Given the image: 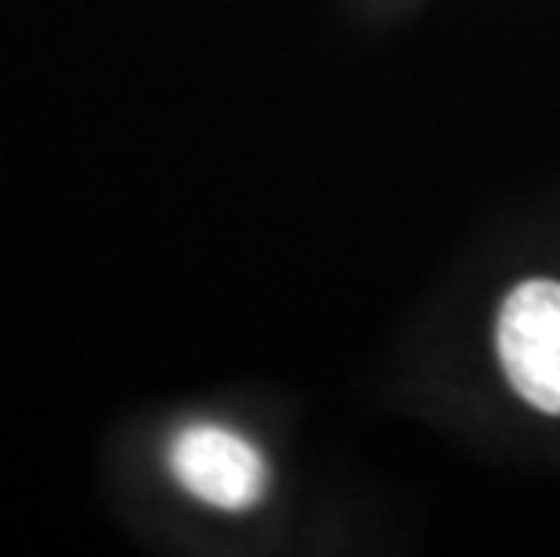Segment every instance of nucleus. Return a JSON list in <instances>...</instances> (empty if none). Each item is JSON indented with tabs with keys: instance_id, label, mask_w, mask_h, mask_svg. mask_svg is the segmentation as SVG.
I'll return each instance as SVG.
<instances>
[{
	"instance_id": "1",
	"label": "nucleus",
	"mask_w": 560,
	"mask_h": 557,
	"mask_svg": "<svg viewBox=\"0 0 560 557\" xmlns=\"http://www.w3.org/2000/svg\"><path fill=\"white\" fill-rule=\"evenodd\" d=\"M499 359L528 406L560 417V282H521L503 301Z\"/></svg>"
},
{
	"instance_id": "2",
	"label": "nucleus",
	"mask_w": 560,
	"mask_h": 557,
	"mask_svg": "<svg viewBox=\"0 0 560 557\" xmlns=\"http://www.w3.org/2000/svg\"><path fill=\"white\" fill-rule=\"evenodd\" d=\"M171 471L188 492L221 511H246L268 489V467L246 438L196 423L171 442Z\"/></svg>"
}]
</instances>
